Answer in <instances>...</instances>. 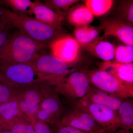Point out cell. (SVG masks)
Segmentation results:
<instances>
[{
  "mask_svg": "<svg viewBox=\"0 0 133 133\" xmlns=\"http://www.w3.org/2000/svg\"><path fill=\"white\" fill-rule=\"evenodd\" d=\"M47 46L18 30L0 49V65L28 63L43 54Z\"/></svg>",
  "mask_w": 133,
  "mask_h": 133,
  "instance_id": "6da1fadb",
  "label": "cell"
},
{
  "mask_svg": "<svg viewBox=\"0 0 133 133\" xmlns=\"http://www.w3.org/2000/svg\"><path fill=\"white\" fill-rule=\"evenodd\" d=\"M0 17L12 28L38 42L47 44L60 35V31L26 15L0 7Z\"/></svg>",
  "mask_w": 133,
  "mask_h": 133,
  "instance_id": "7a4b0ae2",
  "label": "cell"
},
{
  "mask_svg": "<svg viewBox=\"0 0 133 133\" xmlns=\"http://www.w3.org/2000/svg\"><path fill=\"white\" fill-rule=\"evenodd\" d=\"M54 87L49 83L38 81L14 88L23 113L31 122L36 119V113L41 102L54 91Z\"/></svg>",
  "mask_w": 133,
  "mask_h": 133,
  "instance_id": "3957f363",
  "label": "cell"
},
{
  "mask_svg": "<svg viewBox=\"0 0 133 133\" xmlns=\"http://www.w3.org/2000/svg\"><path fill=\"white\" fill-rule=\"evenodd\" d=\"M33 67L38 81L49 83L55 86L70 74L71 65L49 54H41L28 63Z\"/></svg>",
  "mask_w": 133,
  "mask_h": 133,
  "instance_id": "277c9868",
  "label": "cell"
},
{
  "mask_svg": "<svg viewBox=\"0 0 133 133\" xmlns=\"http://www.w3.org/2000/svg\"><path fill=\"white\" fill-rule=\"evenodd\" d=\"M84 72L90 84L99 90L115 94L124 99L133 97V84L124 82L99 69Z\"/></svg>",
  "mask_w": 133,
  "mask_h": 133,
  "instance_id": "5b68a950",
  "label": "cell"
},
{
  "mask_svg": "<svg viewBox=\"0 0 133 133\" xmlns=\"http://www.w3.org/2000/svg\"><path fill=\"white\" fill-rule=\"evenodd\" d=\"M72 108L88 114L107 133H115L118 128L116 111L95 104L84 97L72 104Z\"/></svg>",
  "mask_w": 133,
  "mask_h": 133,
  "instance_id": "8992f818",
  "label": "cell"
},
{
  "mask_svg": "<svg viewBox=\"0 0 133 133\" xmlns=\"http://www.w3.org/2000/svg\"><path fill=\"white\" fill-rule=\"evenodd\" d=\"M90 85L88 77L84 71H75L57 83L54 91L72 102L85 97Z\"/></svg>",
  "mask_w": 133,
  "mask_h": 133,
  "instance_id": "52a82bcc",
  "label": "cell"
},
{
  "mask_svg": "<svg viewBox=\"0 0 133 133\" xmlns=\"http://www.w3.org/2000/svg\"><path fill=\"white\" fill-rule=\"evenodd\" d=\"M0 74L14 88L38 81L35 70L29 63L0 65Z\"/></svg>",
  "mask_w": 133,
  "mask_h": 133,
  "instance_id": "ba28073f",
  "label": "cell"
},
{
  "mask_svg": "<svg viewBox=\"0 0 133 133\" xmlns=\"http://www.w3.org/2000/svg\"><path fill=\"white\" fill-rule=\"evenodd\" d=\"M51 55L71 65L78 61L81 46L74 37L59 35L50 43Z\"/></svg>",
  "mask_w": 133,
  "mask_h": 133,
  "instance_id": "9c48e42d",
  "label": "cell"
},
{
  "mask_svg": "<svg viewBox=\"0 0 133 133\" xmlns=\"http://www.w3.org/2000/svg\"><path fill=\"white\" fill-rule=\"evenodd\" d=\"M63 106L55 91L41 102L36 114V118L52 126L61 121L64 114Z\"/></svg>",
  "mask_w": 133,
  "mask_h": 133,
  "instance_id": "30bf717a",
  "label": "cell"
},
{
  "mask_svg": "<svg viewBox=\"0 0 133 133\" xmlns=\"http://www.w3.org/2000/svg\"><path fill=\"white\" fill-rule=\"evenodd\" d=\"M60 123L89 133H107L90 115L74 108L65 113Z\"/></svg>",
  "mask_w": 133,
  "mask_h": 133,
  "instance_id": "8fae6325",
  "label": "cell"
},
{
  "mask_svg": "<svg viewBox=\"0 0 133 133\" xmlns=\"http://www.w3.org/2000/svg\"><path fill=\"white\" fill-rule=\"evenodd\" d=\"M99 28L104 32L103 38L114 37L125 45L133 46V24L119 18H114L103 20Z\"/></svg>",
  "mask_w": 133,
  "mask_h": 133,
  "instance_id": "7c38bea8",
  "label": "cell"
},
{
  "mask_svg": "<svg viewBox=\"0 0 133 133\" xmlns=\"http://www.w3.org/2000/svg\"><path fill=\"white\" fill-rule=\"evenodd\" d=\"M35 16V19L61 31L65 18L39 1L33 2L28 13Z\"/></svg>",
  "mask_w": 133,
  "mask_h": 133,
  "instance_id": "4fadbf2b",
  "label": "cell"
},
{
  "mask_svg": "<svg viewBox=\"0 0 133 133\" xmlns=\"http://www.w3.org/2000/svg\"><path fill=\"white\" fill-rule=\"evenodd\" d=\"M84 97L91 102L107 107L115 111L118 109L124 99L115 94L99 90L91 85Z\"/></svg>",
  "mask_w": 133,
  "mask_h": 133,
  "instance_id": "5bb4252c",
  "label": "cell"
},
{
  "mask_svg": "<svg viewBox=\"0 0 133 133\" xmlns=\"http://www.w3.org/2000/svg\"><path fill=\"white\" fill-rule=\"evenodd\" d=\"M99 70L113 75L122 81L133 84V63H122L115 61L99 64Z\"/></svg>",
  "mask_w": 133,
  "mask_h": 133,
  "instance_id": "9a60e30c",
  "label": "cell"
},
{
  "mask_svg": "<svg viewBox=\"0 0 133 133\" xmlns=\"http://www.w3.org/2000/svg\"><path fill=\"white\" fill-rule=\"evenodd\" d=\"M99 37L90 43L81 47L104 62L111 61L114 58L115 46L112 43L103 40Z\"/></svg>",
  "mask_w": 133,
  "mask_h": 133,
  "instance_id": "2e32d148",
  "label": "cell"
},
{
  "mask_svg": "<svg viewBox=\"0 0 133 133\" xmlns=\"http://www.w3.org/2000/svg\"><path fill=\"white\" fill-rule=\"evenodd\" d=\"M69 24L75 28L89 25L94 16L83 4H77L71 8L66 16Z\"/></svg>",
  "mask_w": 133,
  "mask_h": 133,
  "instance_id": "e0dca14e",
  "label": "cell"
},
{
  "mask_svg": "<svg viewBox=\"0 0 133 133\" xmlns=\"http://www.w3.org/2000/svg\"><path fill=\"white\" fill-rule=\"evenodd\" d=\"M119 128L133 129V101L132 98L125 99L116 111Z\"/></svg>",
  "mask_w": 133,
  "mask_h": 133,
  "instance_id": "ac0fdd59",
  "label": "cell"
},
{
  "mask_svg": "<svg viewBox=\"0 0 133 133\" xmlns=\"http://www.w3.org/2000/svg\"><path fill=\"white\" fill-rule=\"evenodd\" d=\"M23 115L16 98L0 104V125H8Z\"/></svg>",
  "mask_w": 133,
  "mask_h": 133,
  "instance_id": "d6986e66",
  "label": "cell"
},
{
  "mask_svg": "<svg viewBox=\"0 0 133 133\" xmlns=\"http://www.w3.org/2000/svg\"><path fill=\"white\" fill-rule=\"evenodd\" d=\"M101 31L99 27H94L90 24L76 27L74 30V37L81 47L97 38Z\"/></svg>",
  "mask_w": 133,
  "mask_h": 133,
  "instance_id": "ffe728a7",
  "label": "cell"
},
{
  "mask_svg": "<svg viewBox=\"0 0 133 133\" xmlns=\"http://www.w3.org/2000/svg\"><path fill=\"white\" fill-rule=\"evenodd\" d=\"M114 3L112 0H86L84 5L94 16H100L107 13Z\"/></svg>",
  "mask_w": 133,
  "mask_h": 133,
  "instance_id": "44dd1931",
  "label": "cell"
},
{
  "mask_svg": "<svg viewBox=\"0 0 133 133\" xmlns=\"http://www.w3.org/2000/svg\"><path fill=\"white\" fill-rule=\"evenodd\" d=\"M14 133H35L31 121L25 115L19 117L7 125H2Z\"/></svg>",
  "mask_w": 133,
  "mask_h": 133,
  "instance_id": "7402d4cb",
  "label": "cell"
},
{
  "mask_svg": "<svg viewBox=\"0 0 133 133\" xmlns=\"http://www.w3.org/2000/svg\"><path fill=\"white\" fill-rule=\"evenodd\" d=\"M79 1L77 0H47L45 5L65 19L72 7Z\"/></svg>",
  "mask_w": 133,
  "mask_h": 133,
  "instance_id": "603a6c76",
  "label": "cell"
},
{
  "mask_svg": "<svg viewBox=\"0 0 133 133\" xmlns=\"http://www.w3.org/2000/svg\"><path fill=\"white\" fill-rule=\"evenodd\" d=\"M115 61L122 63H130L133 62V46L119 45L115 47Z\"/></svg>",
  "mask_w": 133,
  "mask_h": 133,
  "instance_id": "cb8c5ba5",
  "label": "cell"
},
{
  "mask_svg": "<svg viewBox=\"0 0 133 133\" xmlns=\"http://www.w3.org/2000/svg\"><path fill=\"white\" fill-rule=\"evenodd\" d=\"M33 1L30 0H5L0 1L12 9L13 12L27 15Z\"/></svg>",
  "mask_w": 133,
  "mask_h": 133,
  "instance_id": "d4e9b609",
  "label": "cell"
},
{
  "mask_svg": "<svg viewBox=\"0 0 133 133\" xmlns=\"http://www.w3.org/2000/svg\"><path fill=\"white\" fill-rule=\"evenodd\" d=\"M118 15V18L133 24V1H126L122 2L119 6Z\"/></svg>",
  "mask_w": 133,
  "mask_h": 133,
  "instance_id": "484cf974",
  "label": "cell"
},
{
  "mask_svg": "<svg viewBox=\"0 0 133 133\" xmlns=\"http://www.w3.org/2000/svg\"><path fill=\"white\" fill-rule=\"evenodd\" d=\"M16 98V91L10 85L0 83V104Z\"/></svg>",
  "mask_w": 133,
  "mask_h": 133,
  "instance_id": "4316f807",
  "label": "cell"
},
{
  "mask_svg": "<svg viewBox=\"0 0 133 133\" xmlns=\"http://www.w3.org/2000/svg\"><path fill=\"white\" fill-rule=\"evenodd\" d=\"M12 28L7 22L0 17V49L11 36L9 32Z\"/></svg>",
  "mask_w": 133,
  "mask_h": 133,
  "instance_id": "83f0119b",
  "label": "cell"
},
{
  "mask_svg": "<svg viewBox=\"0 0 133 133\" xmlns=\"http://www.w3.org/2000/svg\"><path fill=\"white\" fill-rule=\"evenodd\" d=\"M52 126L54 133H89L72 127L64 125L60 122Z\"/></svg>",
  "mask_w": 133,
  "mask_h": 133,
  "instance_id": "f1b7e54d",
  "label": "cell"
},
{
  "mask_svg": "<svg viewBox=\"0 0 133 133\" xmlns=\"http://www.w3.org/2000/svg\"><path fill=\"white\" fill-rule=\"evenodd\" d=\"M32 123L35 133H54L49 124L44 122L36 119Z\"/></svg>",
  "mask_w": 133,
  "mask_h": 133,
  "instance_id": "f546056e",
  "label": "cell"
},
{
  "mask_svg": "<svg viewBox=\"0 0 133 133\" xmlns=\"http://www.w3.org/2000/svg\"><path fill=\"white\" fill-rule=\"evenodd\" d=\"M0 133H14L12 131L5 127V126L0 125Z\"/></svg>",
  "mask_w": 133,
  "mask_h": 133,
  "instance_id": "4dcf8cb0",
  "label": "cell"
},
{
  "mask_svg": "<svg viewBox=\"0 0 133 133\" xmlns=\"http://www.w3.org/2000/svg\"><path fill=\"white\" fill-rule=\"evenodd\" d=\"M115 133H131L130 131L125 130V129H121L120 130L117 131Z\"/></svg>",
  "mask_w": 133,
  "mask_h": 133,
  "instance_id": "1f68e13d",
  "label": "cell"
},
{
  "mask_svg": "<svg viewBox=\"0 0 133 133\" xmlns=\"http://www.w3.org/2000/svg\"><path fill=\"white\" fill-rule=\"evenodd\" d=\"M0 83H4V84H6L8 85L6 81V80H5V79L3 78V77L2 76L1 74H0Z\"/></svg>",
  "mask_w": 133,
  "mask_h": 133,
  "instance_id": "d6a6232c",
  "label": "cell"
}]
</instances>
